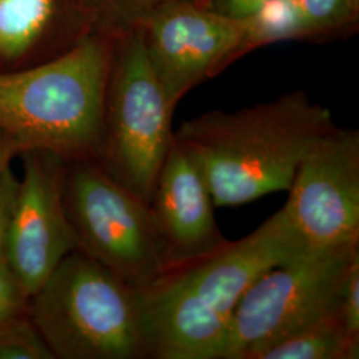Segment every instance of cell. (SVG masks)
Instances as JSON below:
<instances>
[{"label": "cell", "mask_w": 359, "mask_h": 359, "mask_svg": "<svg viewBox=\"0 0 359 359\" xmlns=\"http://www.w3.org/2000/svg\"><path fill=\"white\" fill-rule=\"evenodd\" d=\"M283 206L256 231L173 262L139 290L151 359H224L236 310L268 270L308 250Z\"/></svg>", "instance_id": "obj_1"}, {"label": "cell", "mask_w": 359, "mask_h": 359, "mask_svg": "<svg viewBox=\"0 0 359 359\" xmlns=\"http://www.w3.org/2000/svg\"><path fill=\"white\" fill-rule=\"evenodd\" d=\"M337 124L329 108L294 90L237 111L184 121L173 139L205 180L216 208L287 192L309 149Z\"/></svg>", "instance_id": "obj_2"}, {"label": "cell", "mask_w": 359, "mask_h": 359, "mask_svg": "<svg viewBox=\"0 0 359 359\" xmlns=\"http://www.w3.org/2000/svg\"><path fill=\"white\" fill-rule=\"evenodd\" d=\"M115 41L96 31L47 62L0 71V130L23 151L96 160Z\"/></svg>", "instance_id": "obj_3"}, {"label": "cell", "mask_w": 359, "mask_h": 359, "mask_svg": "<svg viewBox=\"0 0 359 359\" xmlns=\"http://www.w3.org/2000/svg\"><path fill=\"white\" fill-rule=\"evenodd\" d=\"M27 313L55 358L151 359L139 290L76 249L29 298Z\"/></svg>", "instance_id": "obj_4"}, {"label": "cell", "mask_w": 359, "mask_h": 359, "mask_svg": "<svg viewBox=\"0 0 359 359\" xmlns=\"http://www.w3.org/2000/svg\"><path fill=\"white\" fill-rule=\"evenodd\" d=\"M63 205L76 250L137 290L172 264L149 204L96 160L65 163Z\"/></svg>", "instance_id": "obj_5"}, {"label": "cell", "mask_w": 359, "mask_h": 359, "mask_svg": "<svg viewBox=\"0 0 359 359\" xmlns=\"http://www.w3.org/2000/svg\"><path fill=\"white\" fill-rule=\"evenodd\" d=\"M169 107L137 29L116 36L96 161L129 191L149 203L173 142Z\"/></svg>", "instance_id": "obj_6"}, {"label": "cell", "mask_w": 359, "mask_h": 359, "mask_svg": "<svg viewBox=\"0 0 359 359\" xmlns=\"http://www.w3.org/2000/svg\"><path fill=\"white\" fill-rule=\"evenodd\" d=\"M359 244L308 249L265 271L244 295L224 359H255L259 351L341 311L347 271Z\"/></svg>", "instance_id": "obj_7"}, {"label": "cell", "mask_w": 359, "mask_h": 359, "mask_svg": "<svg viewBox=\"0 0 359 359\" xmlns=\"http://www.w3.org/2000/svg\"><path fill=\"white\" fill-rule=\"evenodd\" d=\"M285 209L310 249L359 244V132L335 126L295 170Z\"/></svg>", "instance_id": "obj_8"}, {"label": "cell", "mask_w": 359, "mask_h": 359, "mask_svg": "<svg viewBox=\"0 0 359 359\" xmlns=\"http://www.w3.org/2000/svg\"><path fill=\"white\" fill-rule=\"evenodd\" d=\"M245 20L208 8L201 0L170 4L137 31L169 107L206 79L224 72V63L244 34Z\"/></svg>", "instance_id": "obj_9"}, {"label": "cell", "mask_w": 359, "mask_h": 359, "mask_svg": "<svg viewBox=\"0 0 359 359\" xmlns=\"http://www.w3.org/2000/svg\"><path fill=\"white\" fill-rule=\"evenodd\" d=\"M19 156L23 179L19 180L6 259L31 298L76 248L63 205L65 160L41 149H27Z\"/></svg>", "instance_id": "obj_10"}, {"label": "cell", "mask_w": 359, "mask_h": 359, "mask_svg": "<svg viewBox=\"0 0 359 359\" xmlns=\"http://www.w3.org/2000/svg\"><path fill=\"white\" fill-rule=\"evenodd\" d=\"M148 204L172 264L203 255L225 240L205 180L175 139Z\"/></svg>", "instance_id": "obj_11"}, {"label": "cell", "mask_w": 359, "mask_h": 359, "mask_svg": "<svg viewBox=\"0 0 359 359\" xmlns=\"http://www.w3.org/2000/svg\"><path fill=\"white\" fill-rule=\"evenodd\" d=\"M92 32L88 0H0V71L47 62Z\"/></svg>", "instance_id": "obj_12"}, {"label": "cell", "mask_w": 359, "mask_h": 359, "mask_svg": "<svg viewBox=\"0 0 359 359\" xmlns=\"http://www.w3.org/2000/svg\"><path fill=\"white\" fill-rule=\"evenodd\" d=\"M359 0H268L245 19L244 34L224 69L245 55L286 40L327 43L358 32Z\"/></svg>", "instance_id": "obj_13"}, {"label": "cell", "mask_w": 359, "mask_h": 359, "mask_svg": "<svg viewBox=\"0 0 359 359\" xmlns=\"http://www.w3.org/2000/svg\"><path fill=\"white\" fill-rule=\"evenodd\" d=\"M359 335L347 330L341 311L264 348L255 359H358Z\"/></svg>", "instance_id": "obj_14"}, {"label": "cell", "mask_w": 359, "mask_h": 359, "mask_svg": "<svg viewBox=\"0 0 359 359\" xmlns=\"http://www.w3.org/2000/svg\"><path fill=\"white\" fill-rule=\"evenodd\" d=\"M184 0H88L95 32L118 36L137 29L152 15Z\"/></svg>", "instance_id": "obj_15"}, {"label": "cell", "mask_w": 359, "mask_h": 359, "mask_svg": "<svg viewBox=\"0 0 359 359\" xmlns=\"http://www.w3.org/2000/svg\"><path fill=\"white\" fill-rule=\"evenodd\" d=\"M0 359H55L28 313L0 322Z\"/></svg>", "instance_id": "obj_16"}, {"label": "cell", "mask_w": 359, "mask_h": 359, "mask_svg": "<svg viewBox=\"0 0 359 359\" xmlns=\"http://www.w3.org/2000/svg\"><path fill=\"white\" fill-rule=\"evenodd\" d=\"M29 295L6 258L0 259V322L27 313Z\"/></svg>", "instance_id": "obj_17"}, {"label": "cell", "mask_w": 359, "mask_h": 359, "mask_svg": "<svg viewBox=\"0 0 359 359\" xmlns=\"http://www.w3.org/2000/svg\"><path fill=\"white\" fill-rule=\"evenodd\" d=\"M18 189L19 180L10 165L0 173V259L6 258Z\"/></svg>", "instance_id": "obj_18"}, {"label": "cell", "mask_w": 359, "mask_h": 359, "mask_svg": "<svg viewBox=\"0 0 359 359\" xmlns=\"http://www.w3.org/2000/svg\"><path fill=\"white\" fill-rule=\"evenodd\" d=\"M341 314L347 330L359 335V253L354 257L347 271L341 298Z\"/></svg>", "instance_id": "obj_19"}, {"label": "cell", "mask_w": 359, "mask_h": 359, "mask_svg": "<svg viewBox=\"0 0 359 359\" xmlns=\"http://www.w3.org/2000/svg\"><path fill=\"white\" fill-rule=\"evenodd\" d=\"M208 8L236 20L250 18L268 0H201Z\"/></svg>", "instance_id": "obj_20"}, {"label": "cell", "mask_w": 359, "mask_h": 359, "mask_svg": "<svg viewBox=\"0 0 359 359\" xmlns=\"http://www.w3.org/2000/svg\"><path fill=\"white\" fill-rule=\"evenodd\" d=\"M23 152L20 144L0 130V173L11 165L13 158Z\"/></svg>", "instance_id": "obj_21"}]
</instances>
